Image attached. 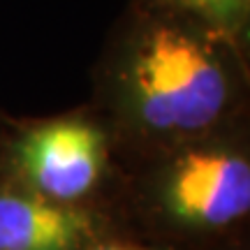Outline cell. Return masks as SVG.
<instances>
[{
    "label": "cell",
    "mask_w": 250,
    "mask_h": 250,
    "mask_svg": "<svg viewBox=\"0 0 250 250\" xmlns=\"http://www.w3.org/2000/svg\"><path fill=\"white\" fill-rule=\"evenodd\" d=\"M127 90L134 116L160 134H195L229 102V77L202 37L179 26H153L132 49Z\"/></svg>",
    "instance_id": "obj_1"
},
{
    "label": "cell",
    "mask_w": 250,
    "mask_h": 250,
    "mask_svg": "<svg viewBox=\"0 0 250 250\" xmlns=\"http://www.w3.org/2000/svg\"><path fill=\"white\" fill-rule=\"evenodd\" d=\"M17 162L35 195L72 204L98 186L104 169L102 132L81 118L30 127L17 142Z\"/></svg>",
    "instance_id": "obj_2"
},
{
    "label": "cell",
    "mask_w": 250,
    "mask_h": 250,
    "mask_svg": "<svg viewBox=\"0 0 250 250\" xmlns=\"http://www.w3.org/2000/svg\"><path fill=\"white\" fill-rule=\"evenodd\" d=\"M167 206L183 223L223 227L250 208V167L227 151L183 155L167 181Z\"/></svg>",
    "instance_id": "obj_3"
},
{
    "label": "cell",
    "mask_w": 250,
    "mask_h": 250,
    "mask_svg": "<svg viewBox=\"0 0 250 250\" xmlns=\"http://www.w3.org/2000/svg\"><path fill=\"white\" fill-rule=\"evenodd\" d=\"M86 218L40 195H0V250H74Z\"/></svg>",
    "instance_id": "obj_4"
},
{
    "label": "cell",
    "mask_w": 250,
    "mask_h": 250,
    "mask_svg": "<svg viewBox=\"0 0 250 250\" xmlns=\"http://www.w3.org/2000/svg\"><path fill=\"white\" fill-rule=\"evenodd\" d=\"M171 2L181 5L188 12H195L223 30H234L243 23L250 0H171Z\"/></svg>",
    "instance_id": "obj_5"
},
{
    "label": "cell",
    "mask_w": 250,
    "mask_h": 250,
    "mask_svg": "<svg viewBox=\"0 0 250 250\" xmlns=\"http://www.w3.org/2000/svg\"><path fill=\"white\" fill-rule=\"evenodd\" d=\"M102 250H139V248H125V246H109V248H102Z\"/></svg>",
    "instance_id": "obj_6"
}]
</instances>
